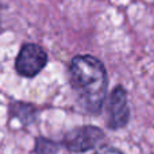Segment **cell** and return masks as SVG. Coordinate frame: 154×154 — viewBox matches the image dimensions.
Returning <instances> with one entry per match:
<instances>
[{"mask_svg":"<svg viewBox=\"0 0 154 154\" xmlns=\"http://www.w3.org/2000/svg\"><path fill=\"white\" fill-rule=\"evenodd\" d=\"M70 80L84 107L99 112L106 99L107 73L104 65L92 56H76L70 62Z\"/></svg>","mask_w":154,"mask_h":154,"instance_id":"cell-1","label":"cell"},{"mask_svg":"<svg viewBox=\"0 0 154 154\" xmlns=\"http://www.w3.org/2000/svg\"><path fill=\"white\" fill-rule=\"evenodd\" d=\"M48 54L41 46L35 43H26L22 46L16 57L15 68L19 75L24 77H34L45 68Z\"/></svg>","mask_w":154,"mask_h":154,"instance_id":"cell-2","label":"cell"},{"mask_svg":"<svg viewBox=\"0 0 154 154\" xmlns=\"http://www.w3.org/2000/svg\"><path fill=\"white\" fill-rule=\"evenodd\" d=\"M103 138L104 135L100 128L93 126H84L69 131L64 138V145L70 152L82 153L96 147L103 141Z\"/></svg>","mask_w":154,"mask_h":154,"instance_id":"cell-3","label":"cell"},{"mask_svg":"<svg viewBox=\"0 0 154 154\" xmlns=\"http://www.w3.org/2000/svg\"><path fill=\"white\" fill-rule=\"evenodd\" d=\"M109 127L112 128H120L126 126L130 116L128 111V103H127V95L126 91L122 87H116L111 93L109 97Z\"/></svg>","mask_w":154,"mask_h":154,"instance_id":"cell-4","label":"cell"},{"mask_svg":"<svg viewBox=\"0 0 154 154\" xmlns=\"http://www.w3.org/2000/svg\"><path fill=\"white\" fill-rule=\"evenodd\" d=\"M11 112L12 115H15L18 119H20L24 125H29L30 122L34 120L35 116V109L30 104H24V103H15L11 106Z\"/></svg>","mask_w":154,"mask_h":154,"instance_id":"cell-5","label":"cell"},{"mask_svg":"<svg viewBox=\"0 0 154 154\" xmlns=\"http://www.w3.org/2000/svg\"><path fill=\"white\" fill-rule=\"evenodd\" d=\"M35 152L38 154H56L58 152V145L46 138H38L35 145Z\"/></svg>","mask_w":154,"mask_h":154,"instance_id":"cell-6","label":"cell"},{"mask_svg":"<svg viewBox=\"0 0 154 154\" xmlns=\"http://www.w3.org/2000/svg\"><path fill=\"white\" fill-rule=\"evenodd\" d=\"M97 154H122L120 152H118V150H115V149H112V147H101L100 150H99V153Z\"/></svg>","mask_w":154,"mask_h":154,"instance_id":"cell-7","label":"cell"}]
</instances>
